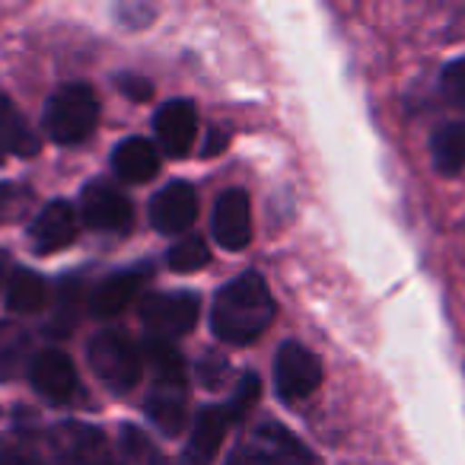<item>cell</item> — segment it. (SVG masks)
<instances>
[{
	"mask_svg": "<svg viewBox=\"0 0 465 465\" xmlns=\"http://www.w3.org/2000/svg\"><path fill=\"white\" fill-rule=\"evenodd\" d=\"M198 380L211 389H220L226 380H230V363H226L220 354H204L198 361Z\"/></svg>",
	"mask_w": 465,
	"mask_h": 465,
	"instance_id": "cell-23",
	"label": "cell"
},
{
	"mask_svg": "<svg viewBox=\"0 0 465 465\" xmlns=\"http://www.w3.org/2000/svg\"><path fill=\"white\" fill-rule=\"evenodd\" d=\"M29 348H33V338L23 325L0 322V382H10L26 373Z\"/></svg>",
	"mask_w": 465,
	"mask_h": 465,
	"instance_id": "cell-18",
	"label": "cell"
},
{
	"mask_svg": "<svg viewBox=\"0 0 465 465\" xmlns=\"http://www.w3.org/2000/svg\"><path fill=\"white\" fill-rule=\"evenodd\" d=\"M4 268H7V252H0V284H4Z\"/></svg>",
	"mask_w": 465,
	"mask_h": 465,
	"instance_id": "cell-31",
	"label": "cell"
},
{
	"mask_svg": "<svg viewBox=\"0 0 465 465\" xmlns=\"http://www.w3.org/2000/svg\"><path fill=\"white\" fill-rule=\"evenodd\" d=\"M198 217V198L188 182H169L150 201V223L160 232H185Z\"/></svg>",
	"mask_w": 465,
	"mask_h": 465,
	"instance_id": "cell-12",
	"label": "cell"
},
{
	"mask_svg": "<svg viewBox=\"0 0 465 465\" xmlns=\"http://www.w3.org/2000/svg\"><path fill=\"white\" fill-rule=\"evenodd\" d=\"M153 124L163 153L179 160L192 150L194 134H198V109H194L192 99H169V103L160 105Z\"/></svg>",
	"mask_w": 465,
	"mask_h": 465,
	"instance_id": "cell-9",
	"label": "cell"
},
{
	"mask_svg": "<svg viewBox=\"0 0 465 465\" xmlns=\"http://www.w3.org/2000/svg\"><path fill=\"white\" fill-rule=\"evenodd\" d=\"M143 354L150 357L153 367V386L143 401V411L156 424L163 437H175L185 424V401H188V382H185V363L182 354L169 341H153L147 338Z\"/></svg>",
	"mask_w": 465,
	"mask_h": 465,
	"instance_id": "cell-2",
	"label": "cell"
},
{
	"mask_svg": "<svg viewBox=\"0 0 465 465\" xmlns=\"http://www.w3.org/2000/svg\"><path fill=\"white\" fill-rule=\"evenodd\" d=\"M274 322V297L265 278L255 272L240 274L217 293L211 306V329L226 344H252Z\"/></svg>",
	"mask_w": 465,
	"mask_h": 465,
	"instance_id": "cell-1",
	"label": "cell"
},
{
	"mask_svg": "<svg viewBox=\"0 0 465 465\" xmlns=\"http://www.w3.org/2000/svg\"><path fill=\"white\" fill-rule=\"evenodd\" d=\"M440 86H443V96L450 99V103L465 105V58H456L443 67Z\"/></svg>",
	"mask_w": 465,
	"mask_h": 465,
	"instance_id": "cell-22",
	"label": "cell"
},
{
	"mask_svg": "<svg viewBox=\"0 0 465 465\" xmlns=\"http://www.w3.org/2000/svg\"><path fill=\"white\" fill-rule=\"evenodd\" d=\"M99 122V99L86 84H67L48 99L45 131L54 143L74 147L86 141Z\"/></svg>",
	"mask_w": 465,
	"mask_h": 465,
	"instance_id": "cell-3",
	"label": "cell"
},
{
	"mask_svg": "<svg viewBox=\"0 0 465 465\" xmlns=\"http://www.w3.org/2000/svg\"><path fill=\"white\" fill-rule=\"evenodd\" d=\"M430 153L440 175L465 173V122H450L433 131Z\"/></svg>",
	"mask_w": 465,
	"mask_h": 465,
	"instance_id": "cell-17",
	"label": "cell"
},
{
	"mask_svg": "<svg viewBox=\"0 0 465 465\" xmlns=\"http://www.w3.org/2000/svg\"><path fill=\"white\" fill-rule=\"evenodd\" d=\"M48 300V287L42 274L29 268H14L7 278V306L14 312H39Z\"/></svg>",
	"mask_w": 465,
	"mask_h": 465,
	"instance_id": "cell-19",
	"label": "cell"
},
{
	"mask_svg": "<svg viewBox=\"0 0 465 465\" xmlns=\"http://www.w3.org/2000/svg\"><path fill=\"white\" fill-rule=\"evenodd\" d=\"M166 262L173 272L179 274H192V272H201V268L211 265V249L201 236H185L182 242H175L173 249L166 252Z\"/></svg>",
	"mask_w": 465,
	"mask_h": 465,
	"instance_id": "cell-21",
	"label": "cell"
},
{
	"mask_svg": "<svg viewBox=\"0 0 465 465\" xmlns=\"http://www.w3.org/2000/svg\"><path fill=\"white\" fill-rule=\"evenodd\" d=\"M86 357H90V367L96 373V380L105 389H112L115 395L131 392L141 382L143 354L122 331H99V335H93Z\"/></svg>",
	"mask_w": 465,
	"mask_h": 465,
	"instance_id": "cell-4",
	"label": "cell"
},
{
	"mask_svg": "<svg viewBox=\"0 0 465 465\" xmlns=\"http://www.w3.org/2000/svg\"><path fill=\"white\" fill-rule=\"evenodd\" d=\"M80 213H84V223L90 226V230L128 232L131 226H134V207H131V201L105 179H93L84 185Z\"/></svg>",
	"mask_w": 465,
	"mask_h": 465,
	"instance_id": "cell-7",
	"label": "cell"
},
{
	"mask_svg": "<svg viewBox=\"0 0 465 465\" xmlns=\"http://www.w3.org/2000/svg\"><path fill=\"white\" fill-rule=\"evenodd\" d=\"M213 236L223 249H246L252 240V207L242 188H230L213 204Z\"/></svg>",
	"mask_w": 465,
	"mask_h": 465,
	"instance_id": "cell-10",
	"label": "cell"
},
{
	"mask_svg": "<svg viewBox=\"0 0 465 465\" xmlns=\"http://www.w3.org/2000/svg\"><path fill=\"white\" fill-rule=\"evenodd\" d=\"M29 192L20 185H0V220H10L16 217V213L23 211V204H26Z\"/></svg>",
	"mask_w": 465,
	"mask_h": 465,
	"instance_id": "cell-25",
	"label": "cell"
},
{
	"mask_svg": "<svg viewBox=\"0 0 465 465\" xmlns=\"http://www.w3.org/2000/svg\"><path fill=\"white\" fill-rule=\"evenodd\" d=\"M240 452L246 465H316L312 452L274 420H262L252 437L240 446Z\"/></svg>",
	"mask_w": 465,
	"mask_h": 465,
	"instance_id": "cell-6",
	"label": "cell"
},
{
	"mask_svg": "<svg viewBox=\"0 0 465 465\" xmlns=\"http://www.w3.org/2000/svg\"><path fill=\"white\" fill-rule=\"evenodd\" d=\"M226 465H246V459H242V452L236 450V452H232V456H230V459H226Z\"/></svg>",
	"mask_w": 465,
	"mask_h": 465,
	"instance_id": "cell-30",
	"label": "cell"
},
{
	"mask_svg": "<svg viewBox=\"0 0 465 465\" xmlns=\"http://www.w3.org/2000/svg\"><path fill=\"white\" fill-rule=\"evenodd\" d=\"M150 278V268L141 265V268H124V272H115L109 274L105 281H99V287L93 291L90 297V312L99 319H109V316H118L124 306H131V300L141 293L143 281Z\"/></svg>",
	"mask_w": 465,
	"mask_h": 465,
	"instance_id": "cell-14",
	"label": "cell"
},
{
	"mask_svg": "<svg viewBox=\"0 0 465 465\" xmlns=\"http://www.w3.org/2000/svg\"><path fill=\"white\" fill-rule=\"evenodd\" d=\"M115 86L131 99V103H150L153 99V84L141 74H118Z\"/></svg>",
	"mask_w": 465,
	"mask_h": 465,
	"instance_id": "cell-24",
	"label": "cell"
},
{
	"mask_svg": "<svg viewBox=\"0 0 465 465\" xmlns=\"http://www.w3.org/2000/svg\"><path fill=\"white\" fill-rule=\"evenodd\" d=\"M322 382V363L303 344L287 341L274 357V386L284 401H300L312 395Z\"/></svg>",
	"mask_w": 465,
	"mask_h": 465,
	"instance_id": "cell-8",
	"label": "cell"
},
{
	"mask_svg": "<svg viewBox=\"0 0 465 465\" xmlns=\"http://www.w3.org/2000/svg\"><path fill=\"white\" fill-rule=\"evenodd\" d=\"M80 297H84V281L67 278L58 287V297H54V312L48 319V335L52 338H67L74 331L80 319Z\"/></svg>",
	"mask_w": 465,
	"mask_h": 465,
	"instance_id": "cell-20",
	"label": "cell"
},
{
	"mask_svg": "<svg viewBox=\"0 0 465 465\" xmlns=\"http://www.w3.org/2000/svg\"><path fill=\"white\" fill-rule=\"evenodd\" d=\"M147 465H173V462H169V459L163 456V452L150 450V456H147Z\"/></svg>",
	"mask_w": 465,
	"mask_h": 465,
	"instance_id": "cell-28",
	"label": "cell"
},
{
	"mask_svg": "<svg viewBox=\"0 0 465 465\" xmlns=\"http://www.w3.org/2000/svg\"><path fill=\"white\" fill-rule=\"evenodd\" d=\"M112 169L122 175L124 182H147L160 173V156L156 147L143 137H128L115 147L112 153Z\"/></svg>",
	"mask_w": 465,
	"mask_h": 465,
	"instance_id": "cell-15",
	"label": "cell"
},
{
	"mask_svg": "<svg viewBox=\"0 0 465 465\" xmlns=\"http://www.w3.org/2000/svg\"><path fill=\"white\" fill-rule=\"evenodd\" d=\"M86 465H118L115 459H109V452H99L96 459H93V462H86Z\"/></svg>",
	"mask_w": 465,
	"mask_h": 465,
	"instance_id": "cell-29",
	"label": "cell"
},
{
	"mask_svg": "<svg viewBox=\"0 0 465 465\" xmlns=\"http://www.w3.org/2000/svg\"><path fill=\"white\" fill-rule=\"evenodd\" d=\"M201 312V300L194 293H153L143 300L141 322L153 341H169L182 338L194 329Z\"/></svg>",
	"mask_w": 465,
	"mask_h": 465,
	"instance_id": "cell-5",
	"label": "cell"
},
{
	"mask_svg": "<svg viewBox=\"0 0 465 465\" xmlns=\"http://www.w3.org/2000/svg\"><path fill=\"white\" fill-rule=\"evenodd\" d=\"M29 380H33L35 392L54 405H64L77 395V370L64 351H42L39 357H33Z\"/></svg>",
	"mask_w": 465,
	"mask_h": 465,
	"instance_id": "cell-11",
	"label": "cell"
},
{
	"mask_svg": "<svg viewBox=\"0 0 465 465\" xmlns=\"http://www.w3.org/2000/svg\"><path fill=\"white\" fill-rule=\"evenodd\" d=\"M223 147H226V134H223V131H217V134L204 143V156H217Z\"/></svg>",
	"mask_w": 465,
	"mask_h": 465,
	"instance_id": "cell-27",
	"label": "cell"
},
{
	"mask_svg": "<svg viewBox=\"0 0 465 465\" xmlns=\"http://www.w3.org/2000/svg\"><path fill=\"white\" fill-rule=\"evenodd\" d=\"M39 153V137L26 128L16 105L0 93V163L7 156H35Z\"/></svg>",
	"mask_w": 465,
	"mask_h": 465,
	"instance_id": "cell-16",
	"label": "cell"
},
{
	"mask_svg": "<svg viewBox=\"0 0 465 465\" xmlns=\"http://www.w3.org/2000/svg\"><path fill=\"white\" fill-rule=\"evenodd\" d=\"M0 465H48V459L26 446H0Z\"/></svg>",
	"mask_w": 465,
	"mask_h": 465,
	"instance_id": "cell-26",
	"label": "cell"
},
{
	"mask_svg": "<svg viewBox=\"0 0 465 465\" xmlns=\"http://www.w3.org/2000/svg\"><path fill=\"white\" fill-rule=\"evenodd\" d=\"M77 240V213L67 201H52L29 226V242L39 255H52Z\"/></svg>",
	"mask_w": 465,
	"mask_h": 465,
	"instance_id": "cell-13",
	"label": "cell"
}]
</instances>
